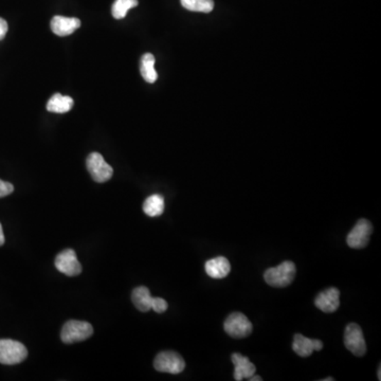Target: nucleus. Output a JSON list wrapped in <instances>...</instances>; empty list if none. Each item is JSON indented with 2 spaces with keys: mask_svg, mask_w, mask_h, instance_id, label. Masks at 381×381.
Listing matches in <instances>:
<instances>
[{
  "mask_svg": "<svg viewBox=\"0 0 381 381\" xmlns=\"http://www.w3.org/2000/svg\"><path fill=\"white\" fill-rule=\"evenodd\" d=\"M223 329L230 337L236 339L248 337L253 333V323L242 313H232L223 323Z\"/></svg>",
  "mask_w": 381,
  "mask_h": 381,
  "instance_id": "nucleus-6",
  "label": "nucleus"
},
{
  "mask_svg": "<svg viewBox=\"0 0 381 381\" xmlns=\"http://www.w3.org/2000/svg\"><path fill=\"white\" fill-rule=\"evenodd\" d=\"M81 27V21L75 17L55 16L51 21V30L57 36H68Z\"/></svg>",
  "mask_w": 381,
  "mask_h": 381,
  "instance_id": "nucleus-14",
  "label": "nucleus"
},
{
  "mask_svg": "<svg viewBox=\"0 0 381 381\" xmlns=\"http://www.w3.org/2000/svg\"><path fill=\"white\" fill-rule=\"evenodd\" d=\"M8 23H6L4 18L0 17V40H2L6 38V33H8Z\"/></svg>",
  "mask_w": 381,
  "mask_h": 381,
  "instance_id": "nucleus-22",
  "label": "nucleus"
},
{
  "mask_svg": "<svg viewBox=\"0 0 381 381\" xmlns=\"http://www.w3.org/2000/svg\"><path fill=\"white\" fill-rule=\"evenodd\" d=\"M373 233V226L368 219H359L346 238L348 247L352 249H363L369 245L370 236Z\"/></svg>",
  "mask_w": 381,
  "mask_h": 381,
  "instance_id": "nucleus-9",
  "label": "nucleus"
},
{
  "mask_svg": "<svg viewBox=\"0 0 381 381\" xmlns=\"http://www.w3.org/2000/svg\"><path fill=\"white\" fill-rule=\"evenodd\" d=\"M94 327L85 321L70 320L65 323L62 329L61 339L64 343L71 344L74 342L85 341L92 337Z\"/></svg>",
  "mask_w": 381,
  "mask_h": 381,
  "instance_id": "nucleus-3",
  "label": "nucleus"
},
{
  "mask_svg": "<svg viewBox=\"0 0 381 381\" xmlns=\"http://www.w3.org/2000/svg\"><path fill=\"white\" fill-rule=\"evenodd\" d=\"M28 357V350L21 342L11 339L0 340V363L18 365Z\"/></svg>",
  "mask_w": 381,
  "mask_h": 381,
  "instance_id": "nucleus-4",
  "label": "nucleus"
},
{
  "mask_svg": "<svg viewBox=\"0 0 381 381\" xmlns=\"http://www.w3.org/2000/svg\"><path fill=\"white\" fill-rule=\"evenodd\" d=\"M380 372H381V368H380H380H378V380H381Z\"/></svg>",
  "mask_w": 381,
  "mask_h": 381,
  "instance_id": "nucleus-25",
  "label": "nucleus"
},
{
  "mask_svg": "<svg viewBox=\"0 0 381 381\" xmlns=\"http://www.w3.org/2000/svg\"><path fill=\"white\" fill-rule=\"evenodd\" d=\"M4 244V231H2V226H1V223H0V246H2V245Z\"/></svg>",
  "mask_w": 381,
  "mask_h": 381,
  "instance_id": "nucleus-23",
  "label": "nucleus"
},
{
  "mask_svg": "<svg viewBox=\"0 0 381 381\" xmlns=\"http://www.w3.org/2000/svg\"><path fill=\"white\" fill-rule=\"evenodd\" d=\"M131 300H133L136 309L142 313H148L150 309H153L156 313L162 314L167 311V307H169L165 299L153 298L150 296V289L145 286L135 288L131 294Z\"/></svg>",
  "mask_w": 381,
  "mask_h": 381,
  "instance_id": "nucleus-2",
  "label": "nucleus"
},
{
  "mask_svg": "<svg viewBox=\"0 0 381 381\" xmlns=\"http://www.w3.org/2000/svg\"><path fill=\"white\" fill-rule=\"evenodd\" d=\"M13 191H14L13 184L0 180V198L10 195V194L13 193Z\"/></svg>",
  "mask_w": 381,
  "mask_h": 381,
  "instance_id": "nucleus-21",
  "label": "nucleus"
},
{
  "mask_svg": "<svg viewBox=\"0 0 381 381\" xmlns=\"http://www.w3.org/2000/svg\"><path fill=\"white\" fill-rule=\"evenodd\" d=\"M55 267L60 272L67 277H75L82 272L81 263L77 260V253L72 249H66L57 254L55 258Z\"/></svg>",
  "mask_w": 381,
  "mask_h": 381,
  "instance_id": "nucleus-10",
  "label": "nucleus"
},
{
  "mask_svg": "<svg viewBox=\"0 0 381 381\" xmlns=\"http://www.w3.org/2000/svg\"><path fill=\"white\" fill-rule=\"evenodd\" d=\"M344 344L355 356L363 357L367 353V343H365L363 329L356 323H350L346 326V333H344Z\"/></svg>",
  "mask_w": 381,
  "mask_h": 381,
  "instance_id": "nucleus-8",
  "label": "nucleus"
},
{
  "mask_svg": "<svg viewBox=\"0 0 381 381\" xmlns=\"http://www.w3.org/2000/svg\"><path fill=\"white\" fill-rule=\"evenodd\" d=\"M204 269H206V275L212 279H223L231 271V264L223 256H217L212 260H209L204 265Z\"/></svg>",
  "mask_w": 381,
  "mask_h": 381,
  "instance_id": "nucleus-15",
  "label": "nucleus"
},
{
  "mask_svg": "<svg viewBox=\"0 0 381 381\" xmlns=\"http://www.w3.org/2000/svg\"><path fill=\"white\" fill-rule=\"evenodd\" d=\"M248 380H250V381H262L263 378L260 377V376H254L253 375V377L249 378Z\"/></svg>",
  "mask_w": 381,
  "mask_h": 381,
  "instance_id": "nucleus-24",
  "label": "nucleus"
},
{
  "mask_svg": "<svg viewBox=\"0 0 381 381\" xmlns=\"http://www.w3.org/2000/svg\"><path fill=\"white\" fill-rule=\"evenodd\" d=\"M232 363H233L236 370H234V380L242 381L243 380H249L255 374V365L249 360L248 357L243 356L240 353H234L231 356Z\"/></svg>",
  "mask_w": 381,
  "mask_h": 381,
  "instance_id": "nucleus-13",
  "label": "nucleus"
},
{
  "mask_svg": "<svg viewBox=\"0 0 381 381\" xmlns=\"http://www.w3.org/2000/svg\"><path fill=\"white\" fill-rule=\"evenodd\" d=\"M143 212L150 217L160 216L165 212V198L159 194L146 198L143 204Z\"/></svg>",
  "mask_w": 381,
  "mask_h": 381,
  "instance_id": "nucleus-17",
  "label": "nucleus"
},
{
  "mask_svg": "<svg viewBox=\"0 0 381 381\" xmlns=\"http://www.w3.org/2000/svg\"><path fill=\"white\" fill-rule=\"evenodd\" d=\"M73 99L70 96H62L61 94H55L51 96L47 103V111L50 113L66 114L71 111L73 107Z\"/></svg>",
  "mask_w": 381,
  "mask_h": 381,
  "instance_id": "nucleus-16",
  "label": "nucleus"
},
{
  "mask_svg": "<svg viewBox=\"0 0 381 381\" xmlns=\"http://www.w3.org/2000/svg\"><path fill=\"white\" fill-rule=\"evenodd\" d=\"M86 167L92 180L99 184L109 182L114 175V170L99 153H92L86 160Z\"/></svg>",
  "mask_w": 381,
  "mask_h": 381,
  "instance_id": "nucleus-7",
  "label": "nucleus"
},
{
  "mask_svg": "<svg viewBox=\"0 0 381 381\" xmlns=\"http://www.w3.org/2000/svg\"><path fill=\"white\" fill-rule=\"evenodd\" d=\"M155 60L154 55L152 53H145L143 57H141V64H140V72H141L142 77L145 79L148 83H155L158 79V74L157 71L155 70Z\"/></svg>",
  "mask_w": 381,
  "mask_h": 381,
  "instance_id": "nucleus-18",
  "label": "nucleus"
},
{
  "mask_svg": "<svg viewBox=\"0 0 381 381\" xmlns=\"http://www.w3.org/2000/svg\"><path fill=\"white\" fill-rule=\"evenodd\" d=\"M296 265L292 260H285L279 266L267 269L264 273L265 282L271 287H287L296 277Z\"/></svg>",
  "mask_w": 381,
  "mask_h": 381,
  "instance_id": "nucleus-1",
  "label": "nucleus"
},
{
  "mask_svg": "<svg viewBox=\"0 0 381 381\" xmlns=\"http://www.w3.org/2000/svg\"><path fill=\"white\" fill-rule=\"evenodd\" d=\"M139 4L138 0H116L111 6V14L116 19H122L126 16L127 12L131 9L135 8Z\"/></svg>",
  "mask_w": 381,
  "mask_h": 381,
  "instance_id": "nucleus-20",
  "label": "nucleus"
},
{
  "mask_svg": "<svg viewBox=\"0 0 381 381\" xmlns=\"http://www.w3.org/2000/svg\"><path fill=\"white\" fill-rule=\"evenodd\" d=\"M155 369L161 373L180 374L186 368L184 358L178 353L167 350L157 355L154 360Z\"/></svg>",
  "mask_w": 381,
  "mask_h": 381,
  "instance_id": "nucleus-5",
  "label": "nucleus"
},
{
  "mask_svg": "<svg viewBox=\"0 0 381 381\" xmlns=\"http://www.w3.org/2000/svg\"><path fill=\"white\" fill-rule=\"evenodd\" d=\"M315 304L323 313H335L340 307V290L336 287L327 288L318 294Z\"/></svg>",
  "mask_w": 381,
  "mask_h": 381,
  "instance_id": "nucleus-11",
  "label": "nucleus"
},
{
  "mask_svg": "<svg viewBox=\"0 0 381 381\" xmlns=\"http://www.w3.org/2000/svg\"><path fill=\"white\" fill-rule=\"evenodd\" d=\"M323 342L321 340L309 339L304 337L301 333H296L294 337V343H292V350L297 355L303 358L311 356L315 350H322Z\"/></svg>",
  "mask_w": 381,
  "mask_h": 381,
  "instance_id": "nucleus-12",
  "label": "nucleus"
},
{
  "mask_svg": "<svg viewBox=\"0 0 381 381\" xmlns=\"http://www.w3.org/2000/svg\"><path fill=\"white\" fill-rule=\"evenodd\" d=\"M182 6L192 12L210 13L214 9L213 0H180Z\"/></svg>",
  "mask_w": 381,
  "mask_h": 381,
  "instance_id": "nucleus-19",
  "label": "nucleus"
},
{
  "mask_svg": "<svg viewBox=\"0 0 381 381\" xmlns=\"http://www.w3.org/2000/svg\"><path fill=\"white\" fill-rule=\"evenodd\" d=\"M328 380L333 381L335 380H333V378H326V380H323V381H328Z\"/></svg>",
  "mask_w": 381,
  "mask_h": 381,
  "instance_id": "nucleus-26",
  "label": "nucleus"
}]
</instances>
